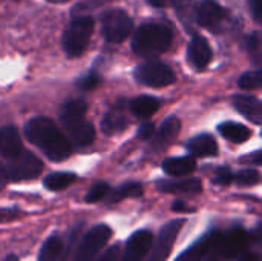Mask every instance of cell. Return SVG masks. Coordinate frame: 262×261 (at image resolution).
<instances>
[{
  "mask_svg": "<svg viewBox=\"0 0 262 261\" xmlns=\"http://www.w3.org/2000/svg\"><path fill=\"white\" fill-rule=\"evenodd\" d=\"M25 135L52 162H63L72 154V145L48 117H35L25 126Z\"/></svg>",
  "mask_w": 262,
  "mask_h": 261,
  "instance_id": "6da1fadb",
  "label": "cell"
},
{
  "mask_svg": "<svg viewBox=\"0 0 262 261\" xmlns=\"http://www.w3.org/2000/svg\"><path fill=\"white\" fill-rule=\"evenodd\" d=\"M86 102L81 98H74L66 102L60 112L61 125L68 131L74 145H77L78 148L89 146L95 140V129L86 120Z\"/></svg>",
  "mask_w": 262,
  "mask_h": 261,
  "instance_id": "7a4b0ae2",
  "label": "cell"
},
{
  "mask_svg": "<svg viewBox=\"0 0 262 261\" xmlns=\"http://www.w3.org/2000/svg\"><path fill=\"white\" fill-rule=\"evenodd\" d=\"M172 31L160 23L141 25L132 38V49L141 57H152L166 52L172 45Z\"/></svg>",
  "mask_w": 262,
  "mask_h": 261,
  "instance_id": "3957f363",
  "label": "cell"
},
{
  "mask_svg": "<svg viewBox=\"0 0 262 261\" xmlns=\"http://www.w3.org/2000/svg\"><path fill=\"white\" fill-rule=\"evenodd\" d=\"M92 32H94L92 17L83 15V17L74 18L61 38V45H63V49L68 54V57L81 55L89 45Z\"/></svg>",
  "mask_w": 262,
  "mask_h": 261,
  "instance_id": "277c9868",
  "label": "cell"
},
{
  "mask_svg": "<svg viewBox=\"0 0 262 261\" xmlns=\"http://www.w3.org/2000/svg\"><path fill=\"white\" fill-rule=\"evenodd\" d=\"M249 242V235L244 229L235 228L226 235L220 234L215 240L213 246L210 248L209 254L206 255L207 261H223L236 258Z\"/></svg>",
  "mask_w": 262,
  "mask_h": 261,
  "instance_id": "5b68a950",
  "label": "cell"
},
{
  "mask_svg": "<svg viewBox=\"0 0 262 261\" xmlns=\"http://www.w3.org/2000/svg\"><path fill=\"white\" fill-rule=\"evenodd\" d=\"M134 23L123 9H109L101 15V32L111 43H120L129 37Z\"/></svg>",
  "mask_w": 262,
  "mask_h": 261,
  "instance_id": "8992f818",
  "label": "cell"
},
{
  "mask_svg": "<svg viewBox=\"0 0 262 261\" xmlns=\"http://www.w3.org/2000/svg\"><path fill=\"white\" fill-rule=\"evenodd\" d=\"M112 237V229L106 225H98L92 228L78 245L72 261H94L98 252L107 245Z\"/></svg>",
  "mask_w": 262,
  "mask_h": 261,
  "instance_id": "52a82bcc",
  "label": "cell"
},
{
  "mask_svg": "<svg viewBox=\"0 0 262 261\" xmlns=\"http://www.w3.org/2000/svg\"><path fill=\"white\" fill-rule=\"evenodd\" d=\"M135 78L146 86L163 88L175 83L177 77L170 66L161 62H147L135 69Z\"/></svg>",
  "mask_w": 262,
  "mask_h": 261,
  "instance_id": "ba28073f",
  "label": "cell"
},
{
  "mask_svg": "<svg viewBox=\"0 0 262 261\" xmlns=\"http://www.w3.org/2000/svg\"><path fill=\"white\" fill-rule=\"evenodd\" d=\"M6 171H8L9 180H12V182L32 180V178H37L41 174L43 163L32 152L23 151L18 157L11 160V163L6 168Z\"/></svg>",
  "mask_w": 262,
  "mask_h": 261,
  "instance_id": "9c48e42d",
  "label": "cell"
},
{
  "mask_svg": "<svg viewBox=\"0 0 262 261\" xmlns=\"http://www.w3.org/2000/svg\"><path fill=\"white\" fill-rule=\"evenodd\" d=\"M184 223H186L184 220H173V222L167 223L160 231L157 243L152 248V252H150L147 261H166L169 258V255L172 252V248H173V245L177 242V237H178V234H180Z\"/></svg>",
  "mask_w": 262,
  "mask_h": 261,
  "instance_id": "30bf717a",
  "label": "cell"
},
{
  "mask_svg": "<svg viewBox=\"0 0 262 261\" xmlns=\"http://www.w3.org/2000/svg\"><path fill=\"white\" fill-rule=\"evenodd\" d=\"M152 243H154V235L150 231L147 229L137 231L127 240L121 261H144L147 252L152 248Z\"/></svg>",
  "mask_w": 262,
  "mask_h": 261,
  "instance_id": "8fae6325",
  "label": "cell"
},
{
  "mask_svg": "<svg viewBox=\"0 0 262 261\" xmlns=\"http://www.w3.org/2000/svg\"><path fill=\"white\" fill-rule=\"evenodd\" d=\"M227 14L224 8H221L220 3L215 0H203L200 6L196 8V22L198 25L210 29V31H220Z\"/></svg>",
  "mask_w": 262,
  "mask_h": 261,
  "instance_id": "7c38bea8",
  "label": "cell"
},
{
  "mask_svg": "<svg viewBox=\"0 0 262 261\" xmlns=\"http://www.w3.org/2000/svg\"><path fill=\"white\" fill-rule=\"evenodd\" d=\"M212 48L209 45V42L201 37V35H195L190 43H189V49H187V57L189 62L192 63L193 68L196 69H204L210 60H212Z\"/></svg>",
  "mask_w": 262,
  "mask_h": 261,
  "instance_id": "4fadbf2b",
  "label": "cell"
},
{
  "mask_svg": "<svg viewBox=\"0 0 262 261\" xmlns=\"http://www.w3.org/2000/svg\"><path fill=\"white\" fill-rule=\"evenodd\" d=\"M23 152L21 138L15 126H5L0 129V155L5 158H15Z\"/></svg>",
  "mask_w": 262,
  "mask_h": 261,
  "instance_id": "5bb4252c",
  "label": "cell"
},
{
  "mask_svg": "<svg viewBox=\"0 0 262 261\" xmlns=\"http://www.w3.org/2000/svg\"><path fill=\"white\" fill-rule=\"evenodd\" d=\"M220 231H212L201 237L196 243H193L189 249H186L175 261H203V258L209 254L210 248L213 246L215 240L220 237Z\"/></svg>",
  "mask_w": 262,
  "mask_h": 261,
  "instance_id": "9a60e30c",
  "label": "cell"
},
{
  "mask_svg": "<svg viewBox=\"0 0 262 261\" xmlns=\"http://www.w3.org/2000/svg\"><path fill=\"white\" fill-rule=\"evenodd\" d=\"M158 189L167 194H186L193 195L203 192V185L198 178L189 180H160Z\"/></svg>",
  "mask_w": 262,
  "mask_h": 261,
  "instance_id": "2e32d148",
  "label": "cell"
},
{
  "mask_svg": "<svg viewBox=\"0 0 262 261\" xmlns=\"http://www.w3.org/2000/svg\"><path fill=\"white\" fill-rule=\"evenodd\" d=\"M233 106L241 112L247 120L262 125V102L250 95H235Z\"/></svg>",
  "mask_w": 262,
  "mask_h": 261,
  "instance_id": "e0dca14e",
  "label": "cell"
},
{
  "mask_svg": "<svg viewBox=\"0 0 262 261\" xmlns=\"http://www.w3.org/2000/svg\"><path fill=\"white\" fill-rule=\"evenodd\" d=\"M180 129H181V122L177 117H169L167 120H164V123L161 125L160 131L154 137L152 148L160 151V149L169 146L177 138V135L180 134Z\"/></svg>",
  "mask_w": 262,
  "mask_h": 261,
  "instance_id": "ac0fdd59",
  "label": "cell"
},
{
  "mask_svg": "<svg viewBox=\"0 0 262 261\" xmlns=\"http://www.w3.org/2000/svg\"><path fill=\"white\" fill-rule=\"evenodd\" d=\"M187 149L193 157H213L218 154V143L210 134H201L187 143Z\"/></svg>",
  "mask_w": 262,
  "mask_h": 261,
  "instance_id": "d6986e66",
  "label": "cell"
},
{
  "mask_svg": "<svg viewBox=\"0 0 262 261\" xmlns=\"http://www.w3.org/2000/svg\"><path fill=\"white\" fill-rule=\"evenodd\" d=\"M196 169V162L193 157H172L164 160L163 171L172 177H184Z\"/></svg>",
  "mask_w": 262,
  "mask_h": 261,
  "instance_id": "ffe728a7",
  "label": "cell"
},
{
  "mask_svg": "<svg viewBox=\"0 0 262 261\" xmlns=\"http://www.w3.org/2000/svg\"><path fill=\"white\" fill-rule=\"evenodd\" d=\"M218 131L221 132V135L232 142V143H244L247 142L250 137H252V131L249 126L246 125H241V123H235V122H226V123H221Z\"/></svg>",
  "mask_w": 262,
  "mask_h": 261,
  "instance_id": "44dd1931",
  "label": "cell"
},
{
  "mask_svg": "<svg viewBox=\"0 0 262 261\" xmlns=\"http://www.w3.org/2000/svg\"><path fill=\"white\" fill-rule=\"evenodd\" d=\"M160 109V100L152 95H140L130 102V111L140 118H149Z\"/></svg>",
  "mask_w": 262,
  "mask_h": 261,
  "instance_id": "7402d4cb",
  "label": "cell"
},
{
  "mask_svg": "<svg viewBox=\"0 0 262 261\" xmlns=\"http://www.w3.org/2000/svg\"><path fill=\"white\" fill-rule=\"evenodd\" d=\"M38 261H66V248L58 237H51L45 242Z\"/></svg>",
  "mask_w": 262,
  "mask_h": 261,
  "instance_id": "603a6c76",
  "label": "cell"
},
{
  "mask_svg": "<svg viewBox=\"0 0 262 261\" xmlns=\"http://www.w3.org/2000/svg\"><path fill=\"white\" fill-rule=\"evenodd\" d=\"M127 126V122H126V117L123 115L121 111H117V109H112L109 111L103 122H101V131L106 134V135H114V134H118L121 131H124Z\"/></svg>",
  "mask_w": 262,
  "mask_h": 261,
  "instance_id": "cb8c5ba5",
  "label": "cell"
},
{
  "mask_svg": "<svg viewBox=\"0 0 262 261\" xmlns=\"http://www.w3.org/2000/svg\"><path fill=\"white\" fill-rule=\"evenodd\" d=\"M75 180H77V175L72 172H55V174L48 175L43 185L49 191H61L71 186Z\"/></svg>",
  "mask_w": 262,
  "mask_h": 261,
  "instance_id": "d4e9b609",
  "label": "cell"
},
{
  "mask_svg": "<svg viewBox=\"0 0 262 261\" xmlns=\"http://www.w3.org/2000/svg\"><path fill=\"white\" fill-rule=\"evenodd\" d=\"M143 195V186L140 183H126L123 186H120L117 191L112 192L111 195V202L115 203V202H120V200H124V198H129V197H140Z\"/></svg>",
  "mask_w": 262,
  "mask_h": 261,
  "instance_id": "484cf974",
  "label": "cell"
},
{
  "mask_svg": "<svg viewBox=\"0 0 262 261\" xmlns=\"http://www.w3.org/2000/svg\"><path fill=\"white\" fill-rule=\"evenodd\" d=\"M239 88L252 91V89H262V68L258 71H250L246 72L239 77L238 82Z\"/></svg>",
  "mask_w": 262,
  "mask_h": 261,
  "instance_id": "4316f807",
  "label": "cell"
},
{
  "mask_svg": "<svg viewBox=\"0 0 262 261\" xmlns=\"http://www.w3.org/2000/svg\"><path fill=\"white\" fill-rule=\"evenodd\" d=\"M107 194H109V185L106 182H98V183L91 186V189L84 195V202L86 203H97V202L103 200Z\"/></svg>",
  "mask_w": 262,
  "mask_h": 261,
  "instance_id": "83f0119b",
  "label": "cell"
},
{
  "mask_svg": "<svg viewBox=\"0 0 262 261\" xmlns=\"http://www.w3.org/2000/svg\"><path fill=\"white\" fill-rule=\"evenodd\" d=\"M233 180L239 186H253L261 180V177H259V172L255 169H243L236 175H233Z\"/></svg>",
  "mask_w": 262,
  "mask_h": 261,
  "instance_id": "f1b7e54d",
  "label": "cell"
},
{
  "mask_svg": "<svg viewBox=\"0 0 262 261\" xmlns=\"http://www.w3.org/2000/svg\"><path fill=\"white\" fill-rule=\"evenodd\" d=\"M101 82V77L97 74V72H89L86 75H83L81 78H78L77 82V86L80 89H84V91H91V89H95Z\"/></svg>",
  "mask_w": 262,
  "mask_h": 261,
  "instance_id": "f546056e",
  "label": "cell"
},
{
  "mask_svg": "<svg viewBox=\"0 0 262 261\" xmlns=\"http://www.w3.org/2000/svg\"><path fill=\"white\" fill-rule=\"evenodd\" d=\"M232 182H233V174L229 168H218L216 169L213 183H216L220 186H229Z\"/></svg>",
  "mask_w": 262,
  "mask_h": 261,
  "instance_id": "4dcf8cb0",
  "label": "cell"
},
{
  "mask_svg": "<svg viewBox=\"0 0 262 261\" xmlns=\"http://www.w3.org/2000/svg\"><path fill=\"white\" fill-rule=\"evenodd\" d=\"M249 49L255 57H258V60L262 58V35L255 34L249 38Z\"/></svg>",
  "mask_w": 262,
  "mask_h": 261,
  "instance_id": "1f68e13d",
  "label": "cell"
},
{
  "mask_svg": "<svg viewBox=\"0 0 262 261\" xmlns=\"http://www.w3.org/2000/svg\"><path fill=\"white\" fill-rule=\"evenodd\" d=\"M120 257H121V245H114L97 261H118Z\"/></svg>",
  "mask_w": 262,
  "mask_h": 261,
  "instance_id": "d6a6232c",
  "label": "cell"
},
{
  "mask_svg": "<svg viewBox=\"0 0 262 261\" xmlns=\"http://www.w3.org/2000/svg\"><path fill=\"white\" fill-rule=\"evenodd\" d=\"M154 132H155V126L154 123H143L140 128H138V137L141 140H149L154 137Z\"/></svg>",
  "mask_w": 262,
  "mask_h": 261,
  "instance_id": "836d02e7",
  "label": "cell"
},
{
  "mask_svg": "<svg viewBox=\"0 0 262 261\" xmlns=\"http://www.w3.org/2000/svg\"><path fill=\"white\" fill-rule=\"evenodd\" d=\"M249 6H250L253 17L259 23H262V0H249Z\"/></svg>",
  "mask_w": 262,
  "mask_h": 261,
  "instance_id": "e575fe53",
  "label": "cell"
},
{
  "mask_svg": "<svg viewBox=\"0 0 262 261\" xmlns=\"http://www.w3.org/2000/svg\"><path fill=\"white\" fill-rule=\"evenodd\" d=\"M17 215H18L17 209H0V223L12 222L14 218H17Z\"/></svg>",
  "mask_w": 262,
  "mask_h": 261,
  "instance_id": "d590c367",
  "label": "cell"
},
{
  "mask_svg": "<svg viewBox=\"0 0 262 261\" xmlns=\"http://www.w3.org/2000/svg\"><path fill=\"white\" fill-rule=\"evenodd\" d=\"M172 209H173L175 212H193V209L189 208V206H187L184 202H181V200L175 202V203L172 205Z\"/></svg>",
  "mask_w": 262,
  "mask_h": 261,
  "instance_id": "8d00e7d4",
  "label": "cell"
},
{
  "mask_svg": "<svg viewBox=\"0 0 262 261\" xmlns=\"http://www.w3.org/2000/svg\"><path fill=\"white\" fill-rule=\"evenodd\" d=\"M8 180H9V177H8V171H6V168L0 163V191L6 186Z\"/></svg>",
  "mask_w": 262,
  "mask_h": 261,
  "instance_id": "74e56055",
  "label": "cell"
},
{
  "mask_svg": "<svg viewBox=\"0 0 262 261\" xmlns=\"http://www.w3.org/2000/svg\"><path fill=\"white\" fill-rule=\"evenodd\" d=\"M246 158H249L253 165H261L262 166V149L261 151L253 152V154H250V155H247Z\"/></svg>",
  "mask_w": 262,
  "mask_h": 261,
  "instance_id": "f35d334b",
  "label": "cell"
},
{
  "mask_svg": "<svg viewBox=\"0 0 262 261\" xmlns=\"http://www.w3.org/2000/svg\"><path fill=\"white\" fill-rule=\"evenodd\" d=\"M250 238H252L253 242H256V243H262V225H259V226L252 232Z\"/></svg>",
  "mask_w": 262,
  "mask_h": 261,
  "instance_id": "ab89813d",
  "label": "cell"
},
{
  "mask_svg": "<svg viewBox=\"0 0 262 261\" xmlns=\"http://www.w3.org/2000/svg\"><path fill=\"white\" fill-rule=\"evenodd\" d=\"M149 5H152V6H155V8H164L166 6V3H167V0H146Z\"/></svg>",
  "mask_w": 262,
  "mask_h": 261,
  "instance_id": "60d3db41",
  "label": "cell"
},
{
  "mask_svg": "<svg viewBox=\"0 0 262 261\" xmlns=\"http://www.w3.org/2000/svg\"><path fill=\"white\" fill-rule=\"evenodd\" d=\"M239 261H258V255L256 254H252V252H249V254H244Z\"/></svg>",
  "mask_w": 262,
  "mask_h": 261,
  "instance_id": "b9f144b4",
  "label": "cell"
},
{
  "mask_svg": "<svg viewBox=\"0 0 262 261\" xmlns=\"http://www.w3.org/2000/svg\"><path fill=\"white\" fill-rule=\"evenodd\" d=\"M48 2H52V3H64L68 0H48Z\"/></svg>",
  "mask_w": 262,
  "mask_h": 261,
  "instance_id": "7bdbcfd3",
  "label": "cell"
},
{
  "mask_svg": "<svg viewBox=\"0 0 262 261\" xmlns=\"http://www.w3.org/2000/svg\"><path fill=\"white\" fill-rule=\"evenodd\" d=\"M261 135H262V132H261Z\"/></svg>",
  "mask_w": 262,
  "mask_h": 261,
  "instance_id": "ee69618b",
  "label": "cell"
}]
</instances>
